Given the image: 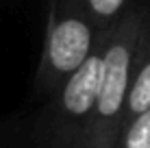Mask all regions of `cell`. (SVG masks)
<instances>
[{
    "instance_id": "obj_5",
    "label": "cell",
    "mask_w": 150,
    "mask_h": 148,
    "mask_svg": "<svg viewBox=\"0 0 150 148\" xmlns=\"http://www.w3.org/2000/svg\"><path fill=\"white\" fill-rule=\"evenodd\" d=\"M98 30H107L131 9L133 0H81Z\"/></svg>"
},
{
    "instance_id": "obj_3",
    "label": "cell",
    "mask_w": 150,
    "mask_h": 148,
    "mask_svg": "<svg viewBox=\"0 0 150 148\" xmlns=\"http://www.w3.org/2000/svg\"><path fill=\"white\" fill-rule=\"evenodd\" d=\"M107 35H109V28L100 30L87 59L54 91V120L50 133H52V142L57 148H81L98 91H100Z\"/></svg>"
},
{
    "instance_id": "obj_1",
    "label": "cell",
    "mask_w": 150,
    "mask_h": 148,
    "mask_svg": "<svg viewBox=\"0 0 150 148\" xmlns=\"http://www.w3.org/2000/svg\"><path fill=\"white\" fill-rule=\"evenodd\" d=\"M146 22V9L131 7L115 24L109 26L100 91H98L81 148H113L115 144V137L122 129L126 91L137 61Z\"/></svg>"
},
{
    "instance_id": "obj_4",
    "label": "cell",
    "mask_w": 150,
    "mask_h": 148,
    "mask_svg": "<svg viewBox=\"0 0 150 148\" xmlns=\"http://www.w3.org/2000/svg\"><path fill=\"white\" fill-rule=\"evenodd\" d=\"M150 109V18L144 28V37L139 44L137 61L131 74V83L126 91V105H124L122 126L142 115L144 111Z\"/></svg>"
},
{
    "instance_id": "obj_2",
    "label": "cell",
    "mask_w": 150,
    "mask_h": 148,
    "mask_svg": "<svg viewBox=\"0 0 150 148\" xmlns=\"http://www.w3.org/2000/svg\"><path fill=\"white\" fill-rule=\"evenodd\" d=\"M98 35L100 30L87 15L81 0H50L44 55L37 72L41 87L54 94L61 83L87 59Z\"/></svg>"
},
{
    "instance_id": "obj_6",
    "label": "cell",
    "mask_w": 150,
    "mask_h": 148,
    "mask_svg": "<svg viewBox=\"0 0 150 148\" xmlns=\"http://www.w3.org/2000/svg\"><path fill=\"white\" fill-rule=\"evenodd\" d=\"M113 148H150V109L122 126Z\"/></svg>"
}]
</instances>
